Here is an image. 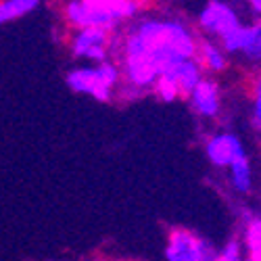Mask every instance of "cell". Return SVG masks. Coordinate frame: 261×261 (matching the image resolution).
Masks as SVG:
<instances>
[{"label":"cell","mask_w":261,"mask_h":261,"mask_svg":"<svg viewBox=\"0 0 261 261\" xmlns=\"http://www.w3.org/2000/svg\"><path fill=\"white\" fill-rule=\"evenodd\" d=\"M186 100L192 111L203 119H217L222 115V90L217 80L211 75H205Z\"/></svg>","instance_id":"obj_9"},{"label":"cell","mask_w":261,"mask_h":261,"mask_svg":"<svg viewBox=\"0 0 261 261\" xmlns=\"http://www.w3.org/2000/svg\"><path fill=\"white\" fill-rule=\"evenodd\" d=\"M247 7L255 19H261V0H247Z\"/></svg>","instance_id":"obj_17"},{"label":"cell","mask_w":261,"mask_h":261,"mask_svg":"<svg viewBox=\"0 0 261 261\" xmlns=\"http://www.w3.org/2000/svg\"><path fill=\"white\" fill-rule=\"evenodd\" d=\"M243 25H245V21L241 13L228 0H207L199 9L197 21H194V28L201 34V38L215 40L220 44L234 32L241 30Z\"/></svg>","instance_id":"obj_4"},{"label":"cell","mask_w":261,"mask_h":261,"mask_svg":"<svg viewBox=\"0 0 261 261\" xmlns=\"http://www.w3.org/2000/svg\"><path fill=\"white\" fill-rule=\"evenodd\" d=\"M224 50L232 57L238 55L251 65L261 67V19H255L251 23H245L238 32L222 42Z\"/></svg>","instance_id":"obj_8"},{"label":"cell","mask_w":261,"mask_h":261,"mask_svg":"<svg viewBox=\"0 0 261 261\" xmlns=\"http://www.w3.org/2000/svg\"><path fill=\"white\" fill-rule=\"evenodd\" d=\"M165 261H220V251L211 241L186 228H173L167 234Z\"/></svg>","instance_id":"obj_6"},{"label":"cell","mask_w":261,"mask_h":261,"mask_svg":"<svg viewBox=\"0 0 261 261\" xmlns=\"http://www.w3.org/2000/svg\"><path fill=\"white\" fill-rule=\"evenodd\" d=\"M150 94L157 96L161 102H173V100L182 98V94H180V90H178L176 82H173L169 75H165V73H163V75L157 80L155 88H153V92H150Z\"/></svg>","instance_id":"obj_14"},{"label":"cell","mask_w":261,"mask_h":261,"mask_svg":"<svg viewBox=\"0 0 261 261\" xmlns=\"http://www.w3.org/2000/svg\"><path fill=\"white\" fill-rule=\"evenodd\" d=\"M251 125L261 132V67L251 84Z\"/></svg>","instance_id":"obj_15"},{"label":"cell","mask_w":261,"mask_h":261,"mask_svg":"<svg viewBox=\"0 0 261 261\" xmlns=\"http://www.w3.org/2000/svg\"><path fill=\"white\" fill-rule=\"evenodd\" d=\"M201 34L176 13H142L113 34V55L121 69L117 98L134 102L150 94L157 80L173 65L199 53Z\"/></svg>","instance_id":"obj_1"},{"label":"cell","mask_w":261,"mask_h":261,"mask_svg":"<svg viewBox=\"0 0 261 261\" xmlns=\"http://www.w3.org/2000/svg\"><path fill=\"white\" fill-rule=\"evenodd\" d=\"M245 241L241 238H230V241L220 249V261H245Z\"/></svg>","instance_id":"obj_16"},{"label":"cell","mask_w":261,"mask_h":261,"mask_svg":"<svg viewBox=\"0 0 261 261\" xmlns=\"http://www.w3.org/2000/svg\"><path fill=\"white\" fill-rule=\"evenodd\" d=\"M257 220H259V224H261V213H259V215H257Z\"/></svg>","instance_id":"obj_19"},{"label":"cell","mask_w":261,"mask_h":261,"mask_svg":"<svg viewBox=\"0 0 261 261\" xmlns=\"http://www.w3.org/2000/svg\"><path fill=\"white\" fill-rule=\"evenodd\" d=\"M203 150H205V159L217 169H228L236 161L247 157V148H245L243 138L236 136L234 132H228V129L211 134L205 140Z\"/></svg>","instance_id":"obj_7"},{"label":"cell","mask_w":261,"mask_h":261,"mask_svg":"<svg viewBox=\"0 0 261 261\" xmlns=\"http://www.w3.org/2000/svg\"><path fill=\"white\" fill-rule=\"evenodd\" d=\"M197 59L201 61L205 73L211 77L217 73H224L228 69V63H230V55L224 50V46L220 42L207 40V38H201V42H199Z\"/></svg>","instance_id":"obj_11"},{"label":"cell","mask_w":261,"mask_h":261,"mask_svg":"<svg viewBox=\"0 0 261 261\" xmlns=\"http://www.w3.org/2000/svg\"><path fill=\"white\" fill-rule=\"evenodd\" d=\"M142 0L125 3H105V0H59V15L67 30L96 28L107 32H119L129 21L142 15Z\"/></svg>","instance_id":"obj_2"},{"label":"cell","mask_w":261,"mask_h":261,"mask_svg":"<svg viewBox=\"0 0 261 261\" xmlns=\"http://www.w3.org/2000/svg\"><path fill=\"white\" fill-rule=\"evenodd\" d=\"M67 50L80 63H105L113 55V34L96 28L67 30Z\"/></svg>","instance_id":"obj_5"},{"label":"cell","mask_w":261,"mask_h":261,"mask_svg":"<svg viewBox=\"0 0 261 261\" xmlns=\"http://www.w3.org/2000/svg\"><path fill=\"white\" fill-rule=\"evenodd\" d=\"M46 0H0V28L34 13Z\"/></svg>","instance_id":"obj_12"},{"label":"cell","mask_w":261,"mask_h":261,"mask_svg":"<svg viewBox=\"0 0 261 261\" xmlns=\"http://www.w3.org/2000/svg\"><path fill=\"white\" fill-rule=\"evenodd\" d=\"M105 3H125V0H105Z\"/></svg>","instance_id":"obj_18"},{"label":"cell","mask_w":261,"mask_h":261,"mask_svg":"<svg viewBox=\"0 0 261 261\" xmlns=\"http://www.w3.org/2000/svg\"><path fill=\"white\" fill-rule=\"evenodd\" d=\"M165 75H169L173 82H176L182 98H188L190 92L203 82V77H205L207 73H205V69H203L201 61H199L197 57H192V59H184V61L176 63L169 71H165Z\"/></svg>","instance_id":"obj_10"},{"label":"cell","mask_w":261,"mask_h":261,"mask_svg":"<svg viewBox=\"0 0 261 261\" xmlns=\"http://www.w3.org/2000/svg\"><path fill=\"white\" fill-rule=\"evenodd\" d=\"M228 182L234 192L238 194H247L253 190V167L249 157L236 161L234 165L228 167Z\"/></svg>","instance_id":"obj_13"},{"label":"cell","mask_w":261,"mask_h":261,"mask_svg":"<svg viewBox=\"0 0 261 261\" xmlns=\"http://www.w3.org/2000/svg\"><path fill=\"white\" fill-rule=\"evenodd\" d=\"M121 69L117 61L105 63H77L65 73V84L75 94L90 96L96 102H113L121 88Z\"/></svg>","instance_id":"obj_3"}]
</instances>
